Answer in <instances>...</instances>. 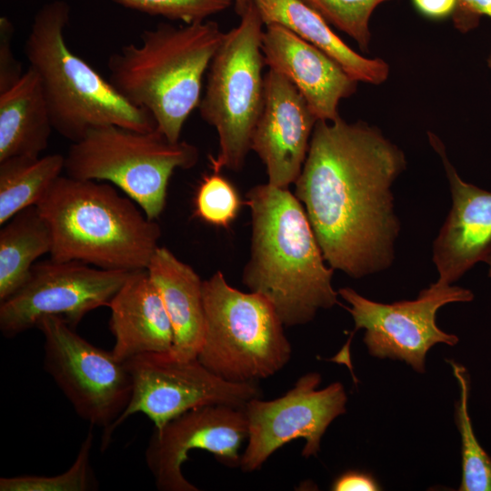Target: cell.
I'll return each instance as SVG.
<instances>
[{
  "mask_svg": "<svg viewBox=\"0 0 491 491\" xmlns=\"http://www.w3.org/2000/svg\"><path fill=\"white\" fill-rule=\"evenodd\" d=\"M45 338L44 368L75 413L107 430L127 406L132 377L125 362L97 347L64 321L44 317L36 326Z\"/></svg>",
  "mask_w": 491,
  "mask_h": 491,
  "instance_id": "11",
  "label": "cell"
},
{
  "mask_svg": "<svg viewBox=\"0 0 491 491\" xmlns=\"http://www.w3.org/2000/svg\"><path fill=\"white\" fill-rule=\"evenodd\" d=\"M251 211L250 258L243 284L274 306L284 326L312 321L338 304L316 235L298 200L287 188L258 185L246 194Z\"/></svg>",
  "mask_w": 491,
  "mask_h": 491,
  "instance_id": "2",
  "label": "cell"
},
{
  "mask_svg": "<svg viewBox=\"0 0 491 491\" xmlns=\"http://www.w3.org/2000/svg\"><path fill=\"white\" fill-rule=\"evenodd\" d=\"M317 372L300 376L284 396L262 400L251 399L244 406L248 422V437L241 456L244 472H253L277 449L288 442L304 438L302 456H316L321 439L328 426L346 412V393L343 384L335 382L317 389Z\"/></svg>",
  "mask_w": 491,
  "mask_h": 491,
  "instance_id": "13",
  "label": "cell"
},
{
  "mask_svg": "<svg viewBox=\"0 0 491 491\" xmlns=\"http://www.w3.org/2000/svg\"><path fill=\"white\" fill-rule=\"evenodd\" d=\"M338 295L349 305L346 307L355 323L342 350L331 360L352 368L349 347L354 333L365 329L363 341L368 353L378 358L397 359L425 372L426 356L438 343L455 346L459 339L436 325L440 307L454 302H469L474 294L456 286L431 284L414 300L383 304L367 299L351 287H343Z\"/></svg>",
  "mask_w": 491,
  "mask_h": 491,
  "instance_id": "9",
  "label": "cell"
},
{
  "mask_svg": "<svg viewBox=\"0 0 491 491\" xmlns=\"http://www.w3.org/2000/svg\"><path fill=\"white\" fill-rule=\"evenodd\" d=\"M253 0H235V10L241 16Z\"/></svg>",
  "mask_w": 491,
  "mask_h": 491,
  "instance_id": "33",
  "label": "cell"
},
{
  "mask_svg": "<svg viewBox=\"0 0 491 491\" xmlns=\"http://www.w3.org/2000/svg\"><path fill=\"white\" fill-rule=\"evenodd\" d=\"M484 261L489 266V269H488V276L489 277L491 278V248L489 249L487 255L486 256V257L484 258Z\"/></svg>",
  "mask_w": 491,
  "mask_h": 491,
  "instance_id": "34",
  "label": "cell"
},
{
  "mask_svg": "<svg viewBox=\"0 0 491 491\" xmlns=\"http://www.w3.org/2000/svg\"><path fill=\"white\" fill-rule=\"evenodd\" d=\"M459 385L455 420L461 436L462 478L459 491H491V456L475 435L468 412L470 376L466 368L449 361Z\"/></svg>",
  "mask_w": 491,
  "mask_h": 491,
  "instance_id": "24",
  "label": "cell"
},
{
  "mask_svg": "<svg viewBox=\"0 0 491 491\" xmlns=\"http://www.w3.org/2000/svg\"><path fill=\"white\" fill-rule=\"evenodd\" d=\"M326 21L348 35L367 51L371 42L370 20L376 8L390 0H300Z\"/></svg>",
  "mask_w": 491,
  "mask_h": 491,
  "instance_id": "26",
  "label": "cell"
},
{
  "mask_svg": "<svg viewBox=\"0 0 491 491\" xmlns=\"http://www.w3.org/2000/svg\"><path fill=\"white\" fill-rule=\"evenodd\" d=\"M94 435L89 430L73 465L65 472L52 476H17L0 478L1 491H88L98 489L91 465Z\"/></svg>",
  "mask_w": 491,
  "mask_h": 491,
  "instance_id": "25",
  "label": "cell"
},
{
  "mask_svg": "<svg viewBox=\"0 0 491 491\" xmlns=\"http://www.w3.org/2000/svg\"><path fill=\"white\" fill-rule=\"evenodd\" d=\"M262 52L266 65L297 88L318 121L337 119L340 101L356 91L358 82L341 65L281 25H266Z\"/></svg>",
  "mask_w": 491,
  "mask_h": 491,
  "instance_id": "17",
  "label": "cell"
},
{
  "mask_svg": "<svg viewBox=\"0 0 491 491\" xmlns=\"http://www.w3.org/2000/svg\"><path fill=\"white\" fill-rule=\"evenodd\" d=\"M415 7L425 16L442 19L452 16L457 0H412Z\"/></svg>",
  "mask_w": 491,
  "mask_h": 491,
  "instance_id": "32",
  "label": "cell"
},
{
  "mask_svg": "<svg viewBox=\"0 0 491 491\" xmlns=\"http://www.w3.org/2000/svg\"><path fill=\"white\" fill-rule=\"evenodd\" d=\"M248 437L244 407L207 405L191 409L154 429L145 462L161 491H198L183 475L182 465L194 449L212 453L223 465L238 467L240 448Z\"/></svg>",
  "mask_w": 491,
  "mask_h": 491,
  "instance_id": "14",
  "label": "cell"
},
{
  "mask_svg": "<svg viewBox=\"0 0 491 491\" xmlns=\"http://www.w3.org/2000/svg\"><path fill=\"white\" fill-rule=\"evenodd\" d=\"M486 64H487L488 68L491 69V52L489 53L487 56Z\"/></svg>",
  "mask_w": 491,
  "mask_h": 491,
  "instance_id": "35",
  "label": "cell"
},
{
  "mask_svg": "<svg viewBox=\"0 0 491 491\" xmlns=\"http://www.w3.org/2000/svg\"><path fill=\"white\" fill-rule=\"evenodd\" d=\"M126 8L193 24L224 12L235 0H111Z\"/></svg>",
  "mask_w": 491,
  "mask_h": 491,
  "instance_id": "28",
  "label": "cell"
},
{
  "mask_svg": "<svg viewBox=\"0 0 491 491\" xmlns=\"http://www.w3.org/2000/svg\"><path fill=\"white\" fill-rule=\"evenodd\" d=\"M36 206L52 233L53 260L135 272L159 246L155 220L110 183L60 175Z\"/></svg>",
  "mask_w": 491,
  "mask_h": 491,
  "instance_id": "3",
  "label": "cell"
},
{
  "mask_svg": "<svg viewBox=\"0 0 491 491\" xmlns=\"http://www.w3.org/2000/svg\"><path fill=\"white\" fill-rule=\"evenodd\" d=\"M0 230V302L14 295L27 280L35 260L50 254V227L36 205L27 207Z\"/></svg>",
  "mask_w": 491,
  "mask_h": 491,
  "instance_id": "22",
  "label": "cell"
},
{
  "mask_svg": "<svg viewBox=\"0 0 491 491\" xmlns=\"http://www.w3.org/2000/svg\"><path fill=\"white\" fill-rule=\"evenodd\" d=\"M225 33L212 20L174 26L159 24L140 34L107 61L109 82L130 104L146 110L169 141H180L198 107L205 71Z\"/></svg>",
  "mask_w": 491,
  "mask_h": 491,
  "instance_id": "4",
  "label": "cell"
},
{
  "mask_svg": "<svg viewBox=\"0 0 491 491\" xmlns=\"http://www.w3.org/2000/svg\"><path fill=\"white\" fill-rule=\"evenodd\" d=\"M264 83V105L252 135L251 150L265 165L267 183L287 188L301 174L318 120L283 75L269 69Z\"/></svg>",
  "mask_w": 491,
  "mask_h": 491,
  "instance_id": "15",
  "label": "cell"
},
{
  "mask_svg": "<svg viewBox=\"0 0 491 491\" xmlns=\"http://www.w3.org/2000/svg\"><path fill=\"white\" fill-rule=\"evenodd\" d=\"M132 377V394L123 413L102 435L105 450L114 431L130 416L145 415L162 429L170 420L207 405L244 407L262 396L257 382L234 383L224 380L198 358L180 360L169 353L144 354L125 362Z\"/></svg>",
  "mask_w": 491,
  "mask_h": 491,
  "instance_id": "10",
  "label": "cell"
},
{
  "mask_svg": "<svg viewBox=\"0 0 491 491\" xmlns=\"http://www.w3.org/2000/svg\"><path fill=\"white\" fill-rule=\"evenodd\" d=\"M53 129L40 78L28 67L15 85L0 93V161L40 156Z\"/></svg>",
  "mask_w": 491,
  "mask_h": 491,
  "instance_id": "21",
  "label": "cell"
},
{
  "mask_svg": "<svg viewBox=\"0 0 491 491\" xmlns=\"http://www.w3.org/2000/svg\"><path fill=\"white\" fill-rule=\"evenodd\" d=\"M133 272L50 259L33 266L25 283L0 302V330L11 338L56 317L75 329L89 312L108 306Z\"/></svg>",
  "mask_w": 491,
  "mask_h": 491,
  "instance_id": "12",
  "label": "cell"
},
{
  "mask_svg": "<svg viewBox=\"0 0 491 491\" xmlns=\"http://www.w3.org/2000/svg\"><path fill=\"white\" fill-rule=\"evenodd\" d=\"M428 139L442 160L452 197L451 209L433 246L439 275L436 283L450 286L484 261L491 248V192L465 182L438 136L428 132Z\"/></svg>",
  "mask_w": 491,
  "mask_h": 491,
  "instance_id": "16",
  "label": "cell"
},
{
  "mask_svg": "<svg viewBox=\"0 0 491 491\" xmlns=\"http://www.w3.org/2000/svg\"><path fill=\"white\" fill-rule=\"evenodd\" d=\"M205 328L198 360L224 380L257 382L283 369L292 347L274 306L231 286L222 272L203 281Z\"/></svg>",
  "mask_w": 491,
  "mask_h": 491,
  "instance_id": "6",
  "label": "cell"
},
{
  "mask_svg": "<svg viewBox=\"0 0 491 491\" xmlns=\"http://www.w3.org/2000/svg\"><path fill=\"white\" fill-rule=\"evenodd\" d=\"M241 200L234 185L219 173L201 181L195 198V215L203 221L226 227L235 218Z\"/></svg>",
  "mask_w": 491,
  "mask_h": 491,
  "instance_id": "27",
  "label": "cell"
},
{
  "mask_svg": "<svg viewBox=\"0 0 491 491\" xmlns=\"http://www.w3.org/2000/svg\"><path fill=\"white\" fill-rule=\"evenodd\" d=\"M263 25L252 1L238 25L225 33L208 68L198 109L202 119L218 135V153L210 156L215 173L224 168L240 171L251 150L252 135L264 105Z\"/></svg>",
  "mask_w": 491,
  "mask_h": 491,
  "instance_id": "7",
  "label": "cell"
},
{
  "mask_svg": "<svg viewBox=\"0 0 491 491\" xmlns=\"http://www.w3.org/2000/svg\"><path fill=\"white\" fill-rule=\"evenodd\" d=\"M406 167L377 127L340 116L316 122L295 195L333 269L360 278L391 266L400 232L391 187Z\"/></svg>",
  "mask_w": 491,
  "mask_h": 491,
  "instance_id": "1",
  "label": "cell"
},
{
  "mask_svg": "<svg viewBox=\"0 0 491 491\" xmlns=\"http://www.w3.org/2000/svg\"><path fill=\"white\" fill-rule=\"evenodd\" d=\"M109 329L114 356L120 362L136 356L170 353L173 327L146 269L133 272L111 300Z\"/></svg>",
  "mask_w": 491,
  "mask_h": 491,
  "instance_id": "18",
  "label": "cell"
},
{
  "mask_svg": "<svg viewBox=\"0 0 491 491\" xmlns=\"http://www.w3.org/2000/svg\"><path fill=\"white\" fill-rule=\"evenodd\" d=\"M60 154L13 156L0 161V225L36 205L65 170Z\"/></svg>",
  "mask_w": 491,
  "mask_h": 491,
  "instance_id": "23",
  "label": "cell"
},
{
  "mask_svg": "<svg viewBox=\"0 0 491 491\" xmlns=\"http://www.w3.org/2000/svg\"><path fill=\"white\" fill-rule=\"evenodd\" d=\"M14 26L11 21L0 19V93L15 85L22 76V67L13 52Z\"/></svg>",
  "mask_w": 491,
  "mask_h": 491,
  "instance_id": "29",
  "label": "cell"
},
{
  "mask_svg": "<svg viewBox=\"0 0 491 491\" xmlns=\"http://www.w3.org/2000/svg\"><path fill=\"white\" fill-rule=\"evenodd\" d=\"M65 157L66 175L109 182L156 220L165 205L171 175L175 169L195 166L199 153L187 142L169 141L156 127L138 131L107 125L72 143Z\"/></svg>",
  "mask_w": 491,
  "mask_h": 491,
  "instance_id": "8",
  "label": "cell"
},
{
  "mask_svg": "<svg viewBox=\"0 0 491 491\" xmlns=\"http://www.w3.org/2000/svg\"><path fill=\"white\" fill-rule=\"evenodd\" d=\"M483 16L491 18V0H457L452 15L455 27L462 33L477 26Z\"/></svg>",
  "mask_w": 491,
  "mask_h": 491,
  "instance_id": "30",
  "label": "cell"
},
{
  "mask_svg": "<svg viewBox=\"0 0 491 491\" xmlns=\"http://www.w3.org/2000/svg\"><path fill=\"white\" fill-rule=\"evenodd\" d=\"M265 25L278 24L334 59L357 82L383 84L389 65L378 57H367L347 45L326 19L300 0H253Z\"/></svg>",
  "mask_w": 491,
  "mask_h": 491,
  "instance_id": "20",
  "label": "cell"
},
{
  "mask_svg": "<svg viewBox=\"0 0 491 491\" xmlns=\"http://www.w3.org/2000/svg\"><path fill=\"white\" fill-rule=\"evenodd\" d=\"M70 5L62 0L35 13L25 43V55L40 78L54 130L72 143L91 129L115 125L138 131L156 127L145 109L126 101L98 72L75 55L65 32Z\"/></svg>",
  "mask_w": 491,
  "mask_h": 491,
  "instance_id": "5",
  "label": "cell"
},
{
  "mask_svg": "<svg viewBox=\"0 0 491 491\" xmlns=\"http://www.w3.org/2000/svg\"><path fill=\"white\" fill-rule=\"evenodd\" d=\"M380 486L369 473L350 470L343 473L331 485L334 491H376Z\"/></svg>",
  "mask_w": 491,
  "mask_h": 491,
  "instance_id": "31",
  "label": "cell"
},
{
  "mask_svg": "<svg viewBox=\"0 0 491 491\" xmlns=\"http://www.w3.org/2000/svg\"><path fill=\"white\" fill-rule=\"evenodd\" d=\"M146 271L173 327L174 343L169 354L180 360L197 358L205 328L203 281L165 246L156 248Z\"/></svg>",
  "mask_w": 491,
  "mask_h": 491,
  "instance_id": "19",
  "label": "cell"
}]
</instances>
